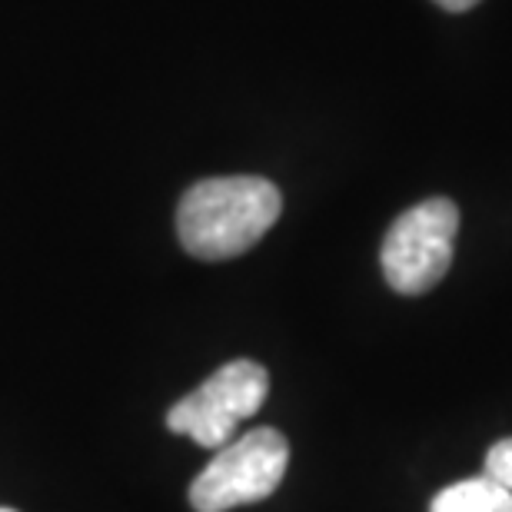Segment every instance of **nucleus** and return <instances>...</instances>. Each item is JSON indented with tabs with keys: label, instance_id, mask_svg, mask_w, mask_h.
I'll return each instance as SVG.
<instances>
[{
	"label": "nucleus",
	"instance_id": "f257e3e1",
	"mask_svg": "<svg viewBox=\"0 0 512 512\" xmlns=\"http://www.w3.org/2000/svg\"><path fill=\"white\" fill-rule=\"evenodd\" d=\"M283 210L280 190L263 177H210L180 197L177 237L197 260H233L263 240Z\"/></svg>",
	"mask_w": 512,
	"mask_h": 512
},
{
	"label": "nucleus",
	"instance_id": "f03ea898",
	"mask_svg": "<svg viewBox=\"0 0 512 512\" xmlns=\"http://www.w3.org/2000/svg\"><path fill=\"white\" fill-rule=\"evenodd\" d=\"M290 466V443L280 429L260 426L230 439L210 466L193 479L190 506L197 512H230L273 496Z\"/></svg>",
	"mask_w": 512,
	"mask_h": 512
},
{
	"label": "nucleus",
	"instance_id": "7ed1b4c3",
	"mask_svg": "<svg viewBox=\"0 0 512 512\" xmlns=\"http://www.w3.org/2000/svg\"><path fill=\"white\" fill-rule=\"evenodd\" d=\"M456 233L459 210L446 197H429L399 213L380 250L386 283L403 296L429 293L453 263Z\"/></svg>",
	"mask_w": 512,
	"mask_h": 512
},
{
	"label": "nucleus",
	"instance_id": "20e7f679",
	"mask_svg": "<svg viewBox=\"0 0 512 512\" xmlns=\"http://www.w3.org/2000/svg\"><path fill=\"white\" fill-rule=\"evenodd\" d=\"M266 393H270V373L253 360H233L170 406L167 429L190 436L203 449H220L237 436L243 419H250L266 403Z\"/></svg>",
	"mask_w": 512,
	"mask_h": 512
},
{
	"label": "nucleus",
	"instance_id": "39448f33",
	"mask_svg": "<svg viewBox=\"0 0 512 512\" xmlns=\"http://www.w3.org/2000/svg\"><path fill=\"white\" fill-rule=\"evenodd\" d=\"M429 512H512V493L489 476H473L436 493Z\"/></svg>",
	"mask_w": 512,
	"mask_h": 512
},
{
	"label": "nucleus",
	"instance_id": "423d86ee",
	"mask_svg": "<svg viewBox=\"0 0 512 512\" xmlns=\"http://www.w3.org/2000/svg\"><path fill=\"white\" fill-rule=\"evenodd\" d=\"M483 476H489L493 483H499L512 493V436L499 439V443L486 453V473Z\"/></svg>",
	"mask_w": 512,
	"mask_h": 512
},
{
	"label": "nucleus",
	"instance_id": "0eeeda50",
	"mask_svg": "<svg viewBox=\"0 0 512 512\" xmlns=\"http://www.w3.org/2000/svg\"><path fill=\"white\" fill-rule=\"evenodd\" d=\"M436 4L443 7V10H456V14H459V10H469V7H476L479 0H436Z\"/></svg>",
	"mask_w": 512,
	"mask_h": 512
},
{
	"label": "nucleus",
	"instance_id": "6e6552de",
	"mask_svg": "<svg viewBox=\"0 0 512 512\" xmlns=\"http://www.w3.org/2000/svg\"><path fill=\"white\" fill-rule=\"evenodd\" d=\"M0 512H17V509H7V506H0Z\"/></svg>",
	"mask_w": 512,
	"mask_h": 512
}]
</instances>
